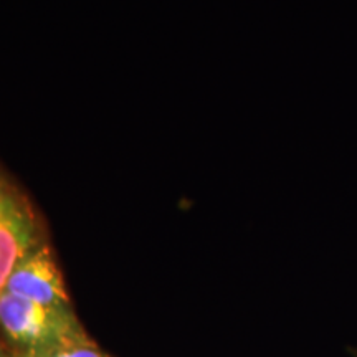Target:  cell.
<instances>
[{"label": "cell", "mask_w": 357, "mask_h": 357, "mask_svg": "<svg viewBox=\"0 0 357 357\" xmlns=\"http://www.w3.org/2000/svg\"><path fill=\"white\" fill-rule=\"evenodd\" d=\"M0 328L29 357L55 347L89 341L71 307H52L10 291L0 294Z\"/></svg>", "instance_id": "1"}, {"label": "cell", "mask_w": 357, "mask_h": 357, "mask_svg": "<svg viewBox=\"0 0 357 357\" xmlns=\"http://www.w3.org/2000/svg\"><path fill=\"white\" fill-rule=\"evenodd\" d=\"M45 240L32 202L0 169V294L15 266Z\"/></svg>", "instance_id": "2"}, {"label": "cell", "mask_w": 357, "mask_h": 357, "mask_svg": "<svg viewBox=\"0 0 357 357\" xmlns=\"http://www.w3.org/2000/svg\"><path fill=\"white\" fill-rule=\"evenodd\" d=\"M6 291L52 307H71V300L52 245L45 240L12 271Z\"/></svg>", "instance_id": "3"}, {"label": "cell", "mask_w": 357, "mask_h": 357, "mask_svg": "<svg viewBox=\"0 0 357 357\" xmlns=\"http://www.w3.org/2000/svg\"><path fill=\"white\" fill-rule=\"evenodd\" d=\"M33 357H109L105 354L100 347H96L91 341L73 342V344H66L55 347V349L45 351L42 354Z\"/></svg>", "instance_id": "4"}, {"label": "cell", "mask_w": 357, "mask_h": 357, "mask_svg": "<svg viewBox=\"0 0 357 357\" xmlns=\"http://www.w3.org/2000/svg\"><path fill=\"white\" fill-rule=\"evenodd\" d=\"M0 357H7V356H6V354H3V352H2V351H0Z\"/></svg>", "instance_id": "5"}]
</instances>
